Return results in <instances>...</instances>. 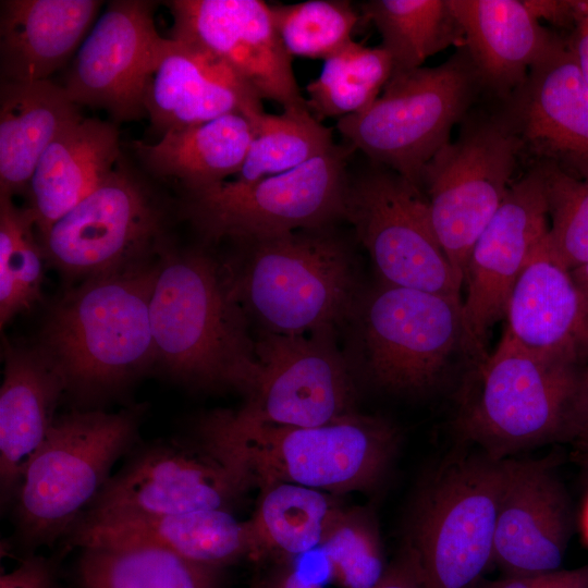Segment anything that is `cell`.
Instances as JSON below:
<instances>
[{"label":"cell","mask_w":588,"mask_h":588,"mask_svg":"<svg viewBox=\"0 0 588 588\" xmlns=\"http://www.w3.org/2000/svg\"><path fill=\"white\" fill-rule=\"evenodd\" d=\"M158 258L71 286L49 309L38 342L78 409L123 394L156 367L149 302Z\"/></svg>","instance_id":"1"},{"label":"cell","mask_w":588,"mask_h":588,"mask_svg":"<svg viewBox=\"0 0 588 588\" xmlns=\"http://www.w3.org/2000/svg\"><path fill=\"white\" fill-rule=\"evenodd\" d=\"M149 316L156 367L171 380L245 393L256 373V340L210 254L172 242L160 253Z\"/></svg>","instance_id":"2"},{"label":"cell","mask_w":588,"mask_h":588,"mask_svg":"<svg viewBox=\"0 0 588 588\" xmlns=\"http://www.w3.org/2000/svg\"><path fill=\"white\" fill-rule=\"evenodd\" d=\"M233 242L237 249L222 262L225 280L259 332L335 330L365 291L354 250L332 226Z\"/></svg>","instance_id":"3"},{"label":"cell","mask_w":588,"mask_h":588,"mask_svg":"<svg viewBox=\"0 0 588 588\" xmlns=\"http://www.w3.org/2000/svg\"><path fill=\"white\" fill-rule=\"evenodd\" d=\"M250 487L295 483L328 493L366 491L384 478L400 432L385 418L355 413L316 427L260 422L238 409L210 412Z\"/></svg>","instance_id":"4"},{"label":"cell","mask_w":588,"mask_h":588,"mask_svg":"<svg viewBox=\"0 0 588 588\" xmlns=\"http://www.w3.org/2000/svg\"><path fill=\"white\" fill-rule=\"evenodd\" d=\"M144 405L57 416L29 461L11 506L13 540L25 555L64 539L139 441Z\"/></svg>","instance_id":"5"},{"label":"cell","mask_w":588,"mask_h":588,"mask_svg":"<svg viewBox=\"0 0 588 588\" xmlns=\"http://www.w3.org/2000/svg\"><path fill=\"white\" fill-rule=\"evenodd\" d=\"M581 370L529 352L503 333L466 382L457 434L495 461L565 441Z\"/></svg>","instance_id":"6"},{"label":"cell","mask_w":588,"mask_h":588,"mask_svg":"<svg viewBox=\"0 0 588 588\" xmlns=\"http://www.w3.org/2000/svg\"><path fill=\"white\" fill-rule=\"evenodd\" d=\"M483 94L481 77L462 45L437 66L393 73L367 109L339 119L336 128L353 150L419 188L426 164Z\"/></svg>","instance_id":"7"},{"label":"cell","mask_w":588,"mask_h":588,"mask_svg":"<svg viewBox=\"0 0 588 588\" xmlns=\"http://www.w3.org/2000/svg\"><path fill=\"white\" fill-rule=\"evenodd\" d=\"M157 181L123 151L110 174L39 238L46 261L70 282L155 261L172 242L177 213Z\"/></svg>","instance_id":"8"},{"label":"cell","mask_w":588,"mask_h":588,"mask_svg":"<svg viewBox=\"0 0 588 588\" xmlns=\"http://www.w3.org/2000/svg\"><path fill=\"white\" fill-rule=\"evenodd\" d=\"M348 321L357 368L390 392L431 389L462 354L477 363L461 297L380 282L364 291Z\"/></svg>","instance_id":"9"},{"label":"cell","mask_w":588,"mask_h":588,"mask_svg":"<svg viewBox=\"0 0 588 588\" xmlns=\"http://www.w3.org/2000/svg\"><path fill=\"white\" fill-rule=\"evenodd\" d=\"M503 461L456 453L417 492L404 547L425 588H476L492 565Z\"/></svg>","instance_id":"10"},{"label":"cell","mask_w":588,"mask_h":588,"mask_svg":"<svg viewBox=\"0 0 588 588\" xmlns=\"http://www.w3.org/2000/svg\"><path fill=\"white\" fill-rule=\"evenodd\" d=\"M353 151L347 145H334L287 172L184 192L177 213L207 243L332 226L344 219L350 182L346 164Z\"/></svg>","instance_id":"11"},{"label":"cell","mask_w":588,"mask_h":588,"mask_svg":"<svg viewBox=\"0 0 588 588\" xmlns=\"http://www.w3.org/2000/svg\"><path fill=\"white\" fill-rule=\"evenodd\" d=\"M249 488L203 415L186 432L139 440L79 520L231 511Z\"/></svg>","instance_id":"12"},{"label":"cell","mask_w":588,"mask_h":588,"mask_svg":"<svg viewBox=\"0 0 588 588\" xmlns=\"http://www.w3.org/2000/svg\"><path fill=\"white\" fill-rule=\"evenodd\" d=\"M520 155L497 103L492 110L476 106L421 172L434 232L462 284L471 247L502 204Z\"/></svg>","instance_id":"13"},{"label":"cell","mask_w":588,"mask_h":588,"mask_svg":"<svg viewBox=\"0 0 588 588\" xmlns=\"http://www.w3.org/2000/svg\"><path fill=\"white\" fill-rule=\"evenodd\" d=\"M344 220L381 283L461 297L463 284L437 237L422 192L394 171L373 163L350 179Z\"/></svg>","instance_id":"14"},{"label":"cell","mask_w":588,"mask_h":588,"mask_svg":"<svg viewBox=\"0 0 588 588\" xmlns=\"http://www.w3.org/2000/svg\"><path fill=\"white\" fill-rule=\"evenodd\" d=\"M334 334V329L259 332L256 373L238 412L256 421L291 427L322 426L357 413L353 370Z\"/></svg>","instance_id":"15"},{"label":"cell","mask_w":588,"mask_h":588,"mask_svg":"<svg viewBox=\"0 0 588 588\" xmlns=\"http://www.w3.org/2000/svg\"><path fill=\"white\" fill-rule=\"evenodd\" d=\"M157 4L109 2L77 49L62 84L74 103L106 111L117 125L147 117V79L167 42L156 28Z\"/></svg>","instance_id":"16"},{"label":"cell","mask_w":588,"mask_h":588,"mask_svg":"<svg viewBox=\"0 0 588 588\" xmlns=\"http://www.w3.org/2000/svg\"><path fill=\"white\" fill-rule=\"evenodd\" d=\"M171 39L203 50L230 66L264 100L286 109L308 108L293 71V57L260 0H171Z\"/></svg>","instance_id":"17"},{"label":"cell","mask_w":588,"mask_h":588,"mask_svg":"<svg viewBox=\"0 0 588 588\" xmlns=\"http://www.w3.org/2000/svg\"><path fill=\"white\" fill-rule=\"evenodd\" d=\"M548 231L542 168L534 163L513 181L467 259L463 314L476 365L488 356L490 330L504 318L512 289Z\"/></svg>","instance_id":"18"},{"label":"cell","mask_w":588,"mask_h":588,"mask_svg":"<svg viewBox=\"0 0 588 588\" xmlns=\"http://www.w3.org/2000/svg\"><path fill=\"white\" fill-rule=\"evenodd\" d=\"M495 100L522 154L588 177V82L566 39Z\"/></svg>","instance_id":"19"},{"label":"cell","mask_w":588,"mask_h":588,"mask_svg":"<svg viewBox=\"0 0 588 588\" xmlns=\"http://www.w3.org/2000/svg\"><path fill=\"white\" fill-rule=\"evenodd\" d=\"M572 530L569 498L550 461L503 460L492 565L503 576L560 569Z\"/></svg>","instance_id":"20"},{"label":"cell","mask_w":588,"mask_h":588,"mask_svg":"<svg viewBox=\"0 0 588 588\" xmlns=\"http://www.w3.org/2000/svg\"><path fill=\"white\" fill-rule=\"evenodd\" d=\"M504 318V334L523 348L581 368L588 364V298L548 234L515 282Z\"/></svg>","instance_id":"21"},{"label":"cell","mask_w":588,"mask_h":588,"mask_svg":"<svg viewBox=\"0 0 588 588\" xmlns=\"http://www.w3.org/2000/svg\"><path fill=\"white\" fill-rule=\"evenodd\" d=\"M144 106L161 136L230 113L253 121L265 113L261 99L230 66L171 38L149 74Z\"/></svg>","instance_id":"22"},{"label":"cell","mask_w":588,"mask_h":588,"mask_svg":"<svg viewBox=\"0 0 588 588\" xmlns=\"http://www.w3.org/2000/svg\"><path fill=\"white\" fill-rule=\"evenodd\" d=\"M69 548L91 546H152L187 560L224 568L252 558L254 535L249 519L228 510L177 514H127L79 520L63 539Z\"/></svg>","instance_id":"23"},{"label":"cell","mask_w":588,"mask_h":588,"mask_svg":"<svg viewBox=\"0 0 588 588\" xmlns=\"http://www.w3.org/2000/svg\"><path fill=\"white\" fill-rule=\"evenodd\" d=\"M0 388V503L11 507L26 467L46 439L65 397L64 379L37 345L3 342Z\"/></svg>","instance_id":"24"},{"label":"cell","mask_w":588,"mask_h":588,"mask_svg":"<svg viewBox=\"0 0 588 588\" xmlns=\"http://www.w3.org/2000/svg\"><path fill=\"white\" fill-rule=\"evenodd\" d=\"M486 93L503 99L563 38L544 27L524 0H448Z\"/></svg>","instance_id":"25"},{"label":"cell","mask_w":588,"mask_h":588,"mask_svg":"<svg viewBox=\"0 0 588 588\" xmlns=\"http://www.w3.org/2000/svg\"><path fill=\"white\" fill-rule=\"evenodd\" d=\"M122 154L112 121L82 117L54 138L25 195L39 238L110 174Z\"/></svg>","instance_id":"26"},{"label":"cell","mask_w":588,"mask_h":588,"mask_svg":"<svg viewBox=\"0 0 588 588\" xmlns=\"http://www.w3.org/2000/svg\"><path fill=\"white\" fill-rule=\"evenodd\" d=\"M102 1L2 0L1 82L49 79L87 36Z\"/></svg>","instance_id":"27"},{"label":"cell","mask_w":588,"mask_h":588,"mask_svg":"<svg viewBox=\"0 0 588 588\" xmlns=\"http://www.w3.org/2000/svg\"><path fill=\"white\" fill-rule=\"evenodd\" d=\"M242 113L164 133L155 144H128L137 163L154 179L180 183L182 193L213 186L236 175L255 135Z\"/></svg>","instance_id":"28"},{"label":"cell","mask_w":588,"mask_h":588,"mask_svg":"<svg viewBox=\"0 0 588 588\" xmlns=\"http://www.w3.org/2000/svg\"><path fill=\"white\" fill-rule=\"evenodd\" d=\"M81 118L62 85L50 79L1 82L0 196H25L44 151Z\"/></svg>","instance_id":"29"},{"label":"cell","mask_w":588,"mask_h":588,"mask_svg":"<svg viewBox=\"0 0 588 588\" xmlns=\"http://www.w3.org/2000/svg\"><path fill=\"white\" fill-rule=\"evenodd\" d=\"M222 575L152 546L85 547L75 566L77 588H221Z\"/></svg>","instance_id":"30"},{"label":"cell","mask_w":588,"mask_h":588,"mask_svg":"<svg viewBox=\"0 0 588 588\" xmlns=\"http://www.w3.org/2000/svg\"><path fill=\"white\" fill-rule=\"evenodd\" d=\"M249 518L254 535L250 560L290 556L320 547L341 506L328 492L274 483L259 490Z\"/></svg>","instance_id":"31"},{"label":"cell","mask_w":588,"mask_h":588,"mask_svg":"<svg viewBox=\"0 0 588 588\" xmlns=\"http://www.w3.org/2000/svg\"><path fill=\"white\" fill-rule=\"evenodd\" d=\"M360 10L379 30L393 73L420 68L448 47L464 45L448 0H368L360 3Z\"/></svg>","instance_id":"32"},{"label":"cell","mask_w":588,"mask_h":588,"mask_svg":"<svg viewBox=\"0 0 588 588\" xmlns=\"http://www.w3.org/2000/svg\"><path fill=\"white\" fill-rule=\"evenodd\" d=\"M392 74V60L381 45L352 40L327 58L319 76L306 86L308 110L320 122L359 113L379 97Z\"/></svg>","instance_id":"33"},{"label":"cell","mask_w":588,"mask_h":588,"mask_svg":"<svg viewBox=\"0 0 588 588\" xmlns=\"http://www.w3.org/2000/svg\"><path fill=\"white\" fill-rule=\"evenodd\" d=\"M255 135L234 181L250 183L293 170L329 151L335 144L332 128L308 108L265 112L255 120Z\"/></svg>","instance_id":"34"},{"label":"cell","mask_w":588,"mask_h":588,"mask_svg":"<svg viewBox=\"0 0 588 588\" xmlns=\"http://www.w3.org/2000/svg\"><path fill=\"white\" fill-rule=\"evenodd\" d=\"M46 257L27 207L0 196V327L40 301Z\"/></svg>","instance_id":"35"},{"label":"cell","mask_w":588,"mask_h":588,"mask_svg":"<svg viewBox=\"0 0 588 588\" xmlns=\"http://www.w3.org/2000/svg\"><path fill=\"white\" fill-rule=\"evenodd\" d=\"M278 35L291 57L326 60L353 40L359 14L346 0L269 4Z\"/></svg>","instance_id":"36"},{"label":"cell","mask_w":588,"mask_h":588,"mask_svg":"<svg viewBox=\"0 0 588 588\" xmlns=\"http://www.w3.org/2000/svg\"><path fill=\"white\" fill-rule=\"evenodd\" d=\"M320 547L341 588H373L388 567L378 525L364 510L341 509Z\"/></svg>","instance_id":"37"},{"label":"cell","mask_w":588,"mask_h":588,"mask_svg":"<svg viewBox=\"0 0 588 588\" xmlns=\"http://www.w3.org/2000/svg\"><path fill=\"white\" fill-rule=\"evenodd\" d=\"M540 163L549 220L548 238L569 270L588 264V177Z\"/></svg>","instance_id":"38"},{"label":"cell","mask_w":588,"mask_h":588,"mask_svg":"<svg viewBox=\"0 0 588 588\" xmlns=\"http://www.w3.org/2000/svg\"><path fill=\"white\" fill-rule=\"evenodd\" d=\"M70 549L63 544L51 556L25 555L14 569L0 576V588H61L60 559Z\"/></svg>","instance_id":"39"},{"label":"cell","mask_w":588,"mask_h":588,"mask_svg":"<svg viewBox=\"0 0 588 588\" xmlns=\"http://www.w3.org/2000/svg\"><path fill=\"white\" fill-rule=\"evenodd\" d=\"M476 588H588V564L572 569L502 576L494 580L482 578Z\"/></svg>","instance_id":"40"},{"label":"cell","mask_w":588,"mask_h":588,"mask_svg":"<svg viewBox=\"0 0 588 588\" xmlns=\"http://www.w3.org/2000/svg\"><path fill=\"white\" fill-rule=\"evenodd\" d=\"M373 588H425L417 562L405 547Z\"/></svg>","instance_id":"41"},{"label":"cell","mask_w":588,"mask_h":588,"mask_svg":"<svg viewBox=\"0 0 588 588\" xmlns=\"http://www.w3.org/2000/svg\"><path fill=\"white\" fill-rule=\"evenodd\" d=\"M588 437V364L583 368L572 405L565 441L577 442Z\"/></svg>","instance_id":"42"},{"label":"cell","mask_w":588,"mask_h":588,"mask_svg":"<svg viewBox=\"0 0 588 588\" xmlns=\"http://www.w3.org/2000/svg\"><path fill=\"white\" fill-rule=\"evenodd\" d=\"M572 28V34L566 41L588 82V0H576Z\"/></svg>","instance_id":"43"},{"label":"cell","mask_w":588,"mask_h":588,"mask_svg":"<svg viewBox=\"0 0 588 588\" xmlns=\"http://www.w3.org/2000/svg\"><path fill=\"white\" fill-rule=\"evenodd\" d=\"M527 8L541 22L556 26H573L576 0H524Z\"/></svg>","instance_id":"44"},{"label":"cell","mask_w":588,"mask_h":588,"mask_svg":"<svg viewBox=\"0 0 588 588\" xmlns=\"http://www.w3.org/2000/svg\"><path fill=\"white\" fill-rule=\"evenodd\" d=\"M264 588H320L291 567L281 566L273 571L267 579H262Z\"/></svg>","instance_id":"45"},{"label":"cell","mask_w":588,"mask_h":588,"mask_svg":"<svg viewBox=\"0 0 588 588\" xmlns=\"http://www.w3.org/2000/svg\"><path fill=\"white\" fill-rule=\"evenodd\" d=\"M571 271L575 282L588 298V264Z\"/></svg>","instance_id":"46"},{"label":"cell","mask_w":588,"mask_h":588,"mask_svg":"<svg viewBox=\"0 0 588 588\" xmlns=\"http://www.w3.org/2000/svg\"><path fill=\"white\" fill-rule=\"evenodd\" d=\"M576 443H578L580 452H583V461L588 468V437L577 441Z\"/></svg>","instance_id":"47"},{"label":"cell","mask_w":588,"mask_h":588,"mask_svg":"<svg viewBox=\"0 0 588 588\" xmlns=\"http://www.w3.org/2000/svg\"><path fill=\"white\" fill-rule=\"evenodd\" d=\"M249 588H264L262 579L257 578L253 580Z\"/></svg>","instance_id":"48"}]
</instances>
